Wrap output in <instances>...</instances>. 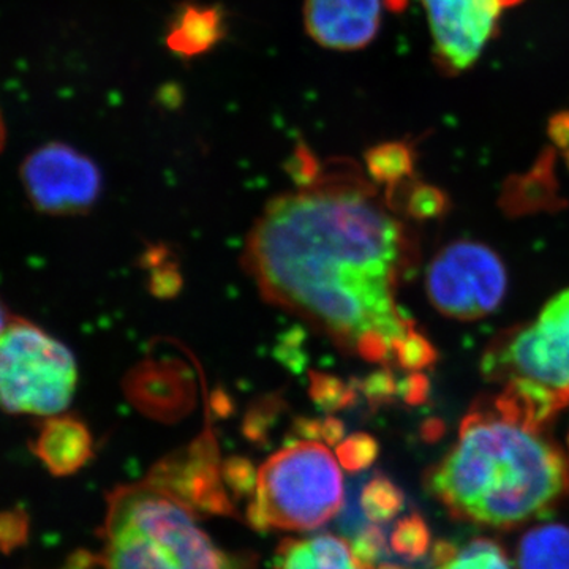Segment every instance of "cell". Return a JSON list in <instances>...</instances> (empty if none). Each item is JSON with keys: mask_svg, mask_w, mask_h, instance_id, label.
<instances>
[{"mask_svg": "<svg viewBox=\"0 0 569 569\" xmlns=\"http://www.w3.org/2000/svg\"><path fill=\"white\" fill-rule=\"evenodd\" d=\"M406 236L351 163L332 164L266 206L244 264L266 301L295 313L367 361L395 359L413 326L396 282Z\"/></svg>", "mask_w": 569, "mask_h": 569, "instance_id": "cell-1", "label": "cell"}, {"mask_svg": "<svg viewBox=\"0 0 569 569\" xmlns=\"http://www.w3.org/2000/svg\"><path fill=\"white\" fill-rule=\"evenodd\" d=\"M426 488L452 518L509 530L559 507L569 496V466L542 427L493 399L463 419Z\"/></svg>", "mask_w": 569, "mask_h": 569, "instance_id": "cell-2", "label": "cell"}, {"mask_svg": "<svg viewBox=\"0 0 569 569\" xmlns=\"http://www.w3.org/2000/svg\"><path fill=\"white\" fill-rule=\"evenodd\" d=\"M200 516L148 481L107 498L100 561L104 569H254L253 556L227 552Z\"/></svg>", "mask_w": 569, "mask_h": 569, "instance_id": "cell-3", "label": "cell"}, {"mask_svg": "<svg viewBox=\"0 0 569 569\" xmlns=\"http://www.w3.org/2000/svg\"><path fill=\"white\" fill-rule=\"evenodd\" d=\"M339 460L320 441H298L271 456L258 470L246 519L254 531H310L335 519L343 507Z\"/></svg>", "mask_w": 569, "mask_h": 569, "instance_id": "cell-4", "label": "cell"}, {"mask_svg": "<svg viewBox=\"0 0 569 569\" xmlns=\"http://www.w3.org/2000/svg\"><path fill=\"white\" fill-rule=\"evenodd\" d=\"M77 385L69 347L32 321L10 318L0 335V407L10 415L54 417L70 406Z\"/></svg>", "mask_w": 569, "mask_h": 569, "instance_id": "cell-5", "label": "cell"}, {"mask_svg": "<svg viewBox=\"0 0 569 569\" xmlns=\"http://www.w3.org/2000/svg\"><path fill=\"white\" fill-rule=\"evenodd\" d=\"M486 376L548 389L569 402V288L542 307L537 320L486 355Z\"/></svg>", "mask_w": 569, "mask_h": 569, "instance_id": "cell-6", "label": "cell"}, {"mask_svg": "<svg viewBox=\"0 0 569 569\" xmlns=\"http://www.w3.org/2000/svg\"><path fill=\"white\" fill-rule=\"evenodd\" d=\"M507 269L500 257L473 241L445 247L426 276L432 306L456 320H477L492 313L507 295Z\"/></svg>", "mask_w": 569, "mask_h": 569, "instance_id": "cell-7", "label": "cell"}, {"mask_svg": "<svg viewBox=\"0 0 569 569\" xmlns=\"http://www.w3.org/2000/svg\"><path fill=\"white\" fill-rule=\"evenodd\" d=\"M20 176L33 208L48 216L88 212L102 193V173L97 163L59 141L29 153Z\"/></svg>", "mask_w": 569, "mask_h": 569, "instance_id": "cell-8", "label": "cell"}, {"mask_svg": "<svg viewBox=\"0 0 569 569\" xmlns=\"http://www.w3.org/2000/svg\"><path fill=\"white\" fill-rule=\"evenodd\" d=\"M519 0H419L429 26L432 59L441 73L470 70L496 37L501 17Z\"/></svg>", "mask_w": 569, "mask_h": 569, "instance_id": "cell-9", "label": "cell"}, {"mask_svg": "<svg viewBox=\"0 0 569 569\" xmlns=\"http://www.w3.org/2000/svg\"><path fill=\"white\" fill-rule=\"evenodd\" d=\"M144 481L181 501L198 516L238 518L224 486L219 447L211 430L157 462Z\"/></svg>", "mask_w": 569, "mask_h": 569, "instance_id": "cell-10", "label": "cell"}, {"mask_svg": "<svg viewBox=\"0 0 569 569\" xmlns=\"http://www.w3.org/2000/svg\"><path fill=\"white\" fill-rule=\"evenodd\" d=\"M381 0H306V31L326 50L358 51L380 31Z\"/></svg>", "mask_w": 569, "mask_h": 569, "instance_id": "cell-11", "label": "cell"}, {"mask_svg": "<svg viewBox=\"0 0 569 569\" xmlns=\"http://www.w3.org/2000/svg\"><path fill=\"white\" fill-rule=\"evenodd\" d=\"M29 448L52 477H70L92 459V433L80 418L54 415L40 422Z\"/></svg>", "mask_w": 569, "mask_h": 569, "instance_id": "cell-12", "label": "cell"}, {"mask_svg": "<svg viewBox=\"0 0 569 569\" xmlns=\"http://www.w3.org/2000/svg\"><path fill=\"white\" fill-rule=\"evenodd\" d=\"M227 33V21L219 7L187 3L171 22L167 47L182 58L211 51Z\"/></svg>", "mask_w": 569, "mask_h": 569, "instance_id": "cell-13", "label": "cell"}, {"mask_svg": "<svg viewBox=\"0 0 569 569\" xmlns=\"http://www.w3.org/2000/svg\"><path fill=\"white\" fill-rule=\"evenodd\" d=\"M274 569H362L346 539L332 533L284 539L277 549Z\"/></svg>", "mask_w": 569, "mask_h": 569, "instance_id": "cell-14", "label": "cell"}, {"mask_svg": "<svg viewBox=\"0 0 569 569\" xmlns=\"http://www.w3.org/2000/svg\"><path fill=\"white\" fill-rule=\"evenodd\" d=\"M519 569H569V527L542 523L522 535L518 546Z\"/></svg>", "mask_w": 569, "mask_h": 569, "instance_id": "cell-15", "label": "cell"}, {"mask_svg": "<svg viewBox=\"0 0 569 569\" xmlns=\"http://www.w3.org/2000/svg\"><path fill=\"white\" fill-rule=\"evenodd\" d=\"M358 505L366 520L380 526L395 519L406 508V493L392 479L378 473L362 486Z\"/></svg>", "mask_w": 569, "mask_h": 569, "instance_id": "cell-16", "label": "cell"}, {"mask_svg": "<svg viewBox=\"0 0 569 569\" xmlns=\"http://www.w3.org/2000/svg\"><path fill=\"white\" fill-rule=\"evenodd\" d=\"M413 163V152L403 141L383 142L366 153L367 173L391 189L410 178Z\"/></svg>", "mask_w": 569, "mask_h": 569, "instance_id": "cell-17", "label": "cell"}, {"mask_svg": "<svg viewBox=\"0 0 569 569\" xmlns=\"http://www.w3.org/2000/svg\"><path fill=\"white\" fill-rule=\"evenodd\" d=\"M433 569H515L505 549L490 538H475L456 548L449 559Z\"/></svg>", "mask_w": 569, "mask_h": 569, "instance_id": "cell-18", "label": "cell"}, {"mask_svg": "<svg viewBox=\"0 0 569 569\" xmlns=\"http://www.w3.org/2000/svg\"><path fill=\"white\" fill-rule=\"evenodd\" d=\"M389 548L406 560H419L432 549V535L421 515L410 512L396 523L389 537Z\"/></svg>", "mask_w": 569, "mask_h": 569, "instance_id": "cell-19", "label": "cell"}, {"mask_svg": "<svg viewBox=\"0 0 569 569\" xmlns=\"http://www.w3.org/2000/svg\"><path fill=\"white\" fill-rule=\"evenodd\" d=\"M310 396L325 411L342 410L355 400L353 388L348 387L339 378L320 372L310 373Z\"/></svg>", "mask_w": 569, "mask_h": 569, "instance_id": "cell-20", "label": "cell"}, {"mask_svg": "<svg viewBox=\"0 0 569 569\" xmlns=\"http://www.w3.org/2000/svg\"><path fill=\"white\" fill-rule=\"evenodd\" d=\"M380 447L367 433H353L337 445L336 455L340 466L351 473L367 470L378 458Z\"/></svg>", "mask_w": 569, "mask_h": 569, "instance_id": "cell-21", "label": "cell"}, {"mask_svg": "<svg viewBox=\"0 0 569 569\" xmlns=\"http://www.w3.org/2000/svg\"><path fill=\"white\" fill-rule=\"evenodd\" d=\"M31 538V516L24 508H9L0 511V552L11 556Z\"/></svg>", "mask_w": 569, "mask_h": 569, "instance_id": "cell-22", "label": "cell"}, {"mask_svg": "<svg viewBox=\"0 0 569 569\" xmlns=\"http://www.w3.org/2000/svg\"><path fill=\"white\" fill-rule=\"evenodd\" d=\"M350 548L362 569H376L378 561L387 556V537L378 523H367L355 535Z\"/></svg>", "mask_w": 569, "mask_h": 569, "instance_id": "cell-23", "label": "cell"}, {"mask_svg": "<svg viewBox=\"0 0 569 569\" xmlns=\"http://www.w3.org/2000/svg\"><path fill=\"white\" fill-rule=\"evenodd\" d=\"M222 475L228 492L234 498L253 497L258 485V471L249 459L231 456L222 463Z\"/></svg>", "mask_w": 569, "mask_h": 569, "instance_id": "cell-24", "label": "cell"}, {"mask_svg": "<svg viewBox=\"0 0 569 569\" xmlns=\"http://www.w3.org/2000/svg\"><path fill=\"white\" fill-rule=\"evenodd\" d=\"M395 359L403 369H422L436 359V351L429 340L417 331H410L396 347Z\"/></svg>", "mask_w": 569, "mask_h": 569, "instance_id": "cell-25", "label": "cell"}, {"mask_svg": "<svg viewBox=\"0 0 569 569\" xmlns=\"http://www.w3.org/2000/svg\"><path fill=\"white\" fill-rule=\"evenodd\" d=\"M448 200L441 190L436 187L418 183L408 192L407 211L417 219H432L441 216L447 208Z\"/></svg>", "mask_w": 569, "mask_h": 569, "instance_id": "cell-26", "label": "cell"}, {"mask_svg": "<svg viewBox=\"0 0 569 569\" xmlns=\"http://www.w3.org/2000/svg\"><path fill=\"white\" fill-rule=\"evenodd\" d=\"M277 413H279V402L269 399L258 403L249 411L244 421V436L253 443H263L271 426L274 425Z\"/></svg>", "mask_w": 569, "mask_h": 569, "instance_id": "cell-27", "label": "cell"}, {"mask_svg": "<svg viewBox=\"0 0 569 569\" xmlns=\"http://www.w3.org/2000/svg\"><path fill=\"white\" fill-rule=\"evenodd\" d=\"M288 171H290L291 178L299 187H307L320 178L323 167L318 163L312 151H309L306 146H299L291 156L290 162H288Z\"/></svg>", "mask_w": 569, "mask_h": 569, "instance_id": "cell-28", "label": "cell"}, {"mask_svg": "<svg viewBox=\"0 0 569 569\" xmlns=\"http://www.w3.org/2000/svg\"><path fill=\"white\" fill-rule=\"evenodd\" d=\"M365 391L372 402H385L395 395V381L389 372H377L367 378Z\"/></svg>", "mask_w": 569, "mask_h": 569, "instance_id": "cell-29", "label": "cell"}, {"mask_svg": "<svg viewBox=\"0 0 569 569\" xmlns=\"http://www.w3.org/2000/svg\"><path fill=\"white\" fill-rule=\"evenodd\" d=\"M178 272L170 271V269H163L162 272H156L152 279V291L160 296H170L176 293L179 288Z\"/></svg>", "mask_w": 569, "mask_h": 569, "instance_id": "cell-30", "label": "cell"}, {"mask_svg": "<svg viewBox=\"0 0 569 569\" xmlns=\"http://www.w3.org/2000/svg\"><path fill=\"white\" fill-rule=\"evenodd\" d=\"M346 433V426L337 418L328 417L321 419V441H325L329 447H335L343 440Z\"/></svg>", "mask_w": 569, "mask_h": 569, "instance_id": "cell-31", "label": "cell"}, {"mask_svg": "<svg viewBox=\"0 0 569 569\" xmlns=\"http://www.w3.org/2000/svg\"><path fill=\"white\" fill-rule=\"evenodd\" d=\"M399 392H402L403 399H406L407 402H419L427 392L425 378L418 376L408 378L407 381H403V383L400 385Z\"/></svg>", "mask_w": 569, "mask_h": 569, "instance_id": "cell-32", "label": "cell"}, {"mask_svg": "<svg viewBox=\"0 0 569 569\" xmlns=\"http://www.w3.org/2000/svg\"><path fill=\"white\" fill-rule=\"evenodd\" d=\"M100 561L96 556L89 552H80L74 553L73 557H70L69 563H67V569H91L93 565ZM102 563V561H100Z\"/></svg>", "mask_w": 569, "mask_h": 569, "instance_id": "cell-33", "label": "cell"}, {"mask_svg": "<svg viewBox=\"0 0 569 569\" xmlns=\"http://www.w3.org/2000/svg\"><path fill=\"white\" fill-rule=\"evenodd\" d=\"M10 317L9 312H7V307L3 306V302L0 301V335H2L3 329H6V326L9 325Z\"/></svg>", "mask_w": 569, "mask_h": 569, "instance_id": "cell-34", "label": "cell"}, {"mask_svg": "<svg viewBox=\"0 0 569 569\" xmlns=\"http://www.w3.org/2000/svg\"><path fill=\"white\" fill-rule=\"evenodd\" d=\"M7 142V127L6 121H3L2 111H0V153H2L3 148H6Z\"/></svg>", "mask_w": 569, "mask_h": 569, "instance_id": "cell-35", "label": "cell"}, {"mask_svg": "<svg viewBox=\"0 0 569 569\" xmlns=\"http://www.w3.org/2000/svg\"><path fill=\"white\" fill-rule=\"evenodd\" d=\"M376 569H403V568L396 567V565H381V567H378Z\"/></svg>", "mask_w": 569, "mask_h": 569, "instance_id": "cell-36", "label": "cell"}, {"mask_svg": "<svg viewBox=\"0 0 569 569\" xmlns=\"http://www.w3.org/2000/svg\"><path fill=\"white\" fill-rule=\"evenodd\" d=\"M568 440H569V438H568Z\"/></svg>", "mask_w": 569, "mask_h": 569, "instance_id": "cell-37", "label": "cell"}]
</instances>
